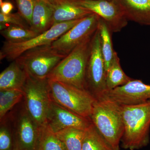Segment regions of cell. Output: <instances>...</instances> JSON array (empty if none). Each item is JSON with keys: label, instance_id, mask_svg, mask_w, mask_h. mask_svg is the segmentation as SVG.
Here are the masks:
<instances>
[{"label": "cell", "instance_id": "6da1fadb", "mask_svg": "<svg viewBox=\"0 0 150 150\" xmlns=\"http://www.w3.org/2000/svg\"><path fill=\"white\" fill-rule=\"evenodd\" d=\"M124 132L121 142L126 149H139L149 143L150 101L133 105H121Z\"/></svg>", "mask_w": 150, "mask_h": 150}, {"label": "cell", "instance_id": "7a4b0ae2", "mask_svg": "<svg viewBox=\"0 0 150 150\" xmlns=\"http://www.w3.org/2000/svg\"><path fill=\"white\" fill-rule=\"evenodd\" d=\"M90 118L112 149L119 150L124 132L121 105L103 96L96 99Z\"/></svg>", "mask_w": 150, "mask_h": 150}, {"label": "cell", "instance_id": "3957f363", "mask_svg": "<svg viewBox=\"0 0 150 150\" xmlns=\"http://www.w3.org/2000/svg\"><path fill=\"white\" fill-rule=\"evenodd\" d=\"M92 36L86 39L67 55L55 67L47 79L86 90V69Z\"/></svg>", "mask_w": 150, "mask_h": 150}, {"label": "cell", "instance_id": "277c9868", "mask_svg": "<svg viewBox=\"0 0 150 150\" xmlns=\"http://www.w3.org/2000/svg\"><path fill=\"white\" fill-rule=\"evenodd\" d=\"M6 115L12 129L15 150H38L42 127L30 115L23 99Z\"/></svg>", "mask_w": 150, "mask_h": 150}, {"label": "cell", "instance_id": "5b68a950", "mask_svg": "<svg viewBox=\"0 0 150 150\" xmlns=\"http://www.w3.org/2000/svg\"><path fill=\"white\" fill-rule=\"evenodd\" d=\"M48 80L52 100L81 116L90 118L96 100L91 94L69 84Z\"/></svg>", "mask_w": 150, "mask_h": 150}, {"label": "cell", "instance_id": "8992f818", "mask_svg": "<svg viewBox=\"0 0 150 150\" xmlns=\"http://www.w3.org/2000/svg\"><path fill=\"white\" fill-rule=\"evenodd\" d=\"M22 89L24 93L25 105L28 113L39 126H45L52 100L48 79H38L28 74Z\"/></svg>", "mask_w": 150, "mask_h": 150}, {"label": "cell", "instance_id": "52a82bcc", "mask_svg": "<svg viewBox=\"0 0 150 150\" xmlns=\"http://www.w3.org/2000/svg\"><path fill=\"white\" fill-rule=\"evenodd\" d=\"M67 56L54 50L51 44L28 50L15 60L28 75L45 79Z\"/></svg>", "mask_w": 150, "mask_h": 150}, {"label": "cell", "instance_id": "ba28073f", "mask_svg": "<svg viewBox=\"0 0 150 150\" xmlns=\"http://www.w3.org/2000/svg\"><path fill=\"white\" fill-rule=\"evenodd\" d=\"M106 74L98 28L92 38L85 76V89L96 99L103 96L108 91Z\"/></svg>", "mask_w": 150, "mask_h": 150}, {"label": "cell", "instance_id": "9c48e42d", "mask_svg": "<svg viewBox=\"0 0 150 150\" xmlns=\"http://www.w3.org/2000/svg\"><path fill=\"white\" fill-rule=\"evenodd\" d=\"M82 19L55 25L46 32L24 42L13 43L6 41L0 51V59L1 60L5 59L13 62L28 50L39 46L51 45Z\"/></svg>", "mask_w": 150, "mask_h": 150}, {"label": "cell", "instance_id": "30bf717a", "mask_svg": "<svg viewBox=\"0 0 150 150\" xmlns=\"http://www.w3.org/2000/svg\"><path fill=\"white\" fill-rule=\"evenodd\" d=\"M100 19L93 13L83 18L52 43L51 47L61 54L68 55L85 40L93 35L98 28Z\"/></svg>", "mask_w": 150, "mask_h": 150}, {"label": "cell", "instance_id": "8fae6325", "mask_svg": "<svg viewBox=\"0 0 150 150\" xmlns=\"http://www.w3.org/2000/svg\"><path fill=\"white\" fill-rule=\"evenodd\" d=\"M81 7L96 14L106 22L113 33L120 32L128 20L120 7L112 0H71Z\"/></svg>", "mask_w": 150, "mask_h": 150}, {"label": "cell", "instance_id": "7c38bea8", "mask_svg": "<svg viewBox=\"0 0 150 150\" xmlns=\"http://www.w3.org/2000/svg\"><path fill=\"white\" fill-rule=\"evenodd\" d=\"M92 123L90 118L81 116L51 100L46 116V125L54 134L70 128L86 130Z\"/></svg>", "mask_w": 150, "mask_h": 150}, {"label": "cell", "instance_id": "4fadbf2b", "mask_svg": "<svg viewBox=\"0 0 150 150\" xmlns=\"http://www.w3.org/2000/svg\"><path fill=\"white\" fill-rule=\"evenodd\" d=\"M103 96L123 105L143 103L150 98V85L132 79L124 85L108 91Z\"/></svg>", "mask_w": 150, "mask_h": 150}, {"label": "cell", "instance_id": "5bb4252c", "mask_svg": "<svg viewBox=\"0 0 150 150\" xmlns=\"http://www.w3.org/2000/svg\"><path fill=\"white\" fill-rule=\"evenodd\" d=\"M119 6L128 21L150 25V0H112Z\"/></svg>", "mask_w": 150, "mask_h": 150}, {"label": "cell", "instance_id": "9a60e30c", "mask_svg": "<svg viewBox=\"0 0 150 150\" xmlns=\"http://www.w3.org/2000/svg\"><path fill=\"white\" fill-rule=\"evenodd\" d=\"M53 26L80 19L93 13L90 11L75 4L71 0H59L53 5Z\"/></svg>", "mask_w": 150, "mask_h": 150}, {"label": "cell", "instance_id": "2e32d148", "mask_svg": "<svg viewBox=\"0 0 150 150\" xmlns=\"http://www.w3.org/2000/svg\"><path fill=\"white\" fill-rule=\"evenodd\" d=\"M53 5L44 0H37L35 3L30 28L41 34L53 26Z\"/></svg>", "mask_w": 150, "mask_h": 150}, {"label": "cell", "instance_id": "e0dca14e", "mask_svg": "<svg viewBox=\"0 0 150 150\" xmlns=\"http://www.w3.org/2000/svg\"><path fill=\"white\" fill-rule=\"evenodd\" d=\"M28 76L27 72L16 60L13 61L0 74V91L22 89Z\"/></svg>", "mask_w": 150, "mask_h": 150}, {"label": "cell", "instance_id": "ac0fdd59", "mask_svg": "<svg viewBox=\"0 0 150 150\" xmlns=\"http://www.w3.org/2000/svg\"><path fill=\"white\" fill-rule=\"evenodd\" d=\"M133 79L125 74L121 68L120 59L115 52L110 67L106 74V83L108 91L124 85Z\"/></svg>", "mask_w": 150, "mask_h": 150}, {"label": "cell", "instance_id": "d6986e66", "mask_svg": "<svg viewBox=\"0 0 150 150\" xmlns=\"http://www.w3.org/2000/svg\"><path fill=\"white\" fill-rule=\"evenodd\" d=\"M100 35V47L105 64L106 71L110 67L114 54L112 45V32L106 22L100 18L98 27Z\"/></svg>", "mask_w": 150, "mask_h": 150}, {"label": "cell", "instance_id": "ffe728a7", "mask_svg": "<svg viewBox=\"0 0 150 150\" xmlns=\"http://www.w3.org/2000/svg\"><path fill=\"white\" fill-rule=\"evenodd\" d=\"M82 150H114L92 123L85 131Z\"/></svg>", "mask_w": 150, "mask_h": 150}, {"label": "cell", "instance_id": "44dd1931", "mask_svg": "<svg viewBox=\"0 0 150 150\" xmlns=\"http://www.w3.org/2000/svg\"><path fill=\"white\" fill-rule=\"evenodd\" d=\"M85 130L78 128L64 129L56 134L67 150H82Z\"/></svg>", "mask_w": 150, "mask_h": 150}, {"label": "cell", "instance_id": "7402d4cb", "mask_svg": "<svg viewBox=\"0 0 150 150\" xmlns=\"http://www.w3.org/2000/svg\"><path fill=\"white\" fill-rule=\"evenodd\" d=\"M24 93L22 89L0 91V120L21 102Z\"/></svg>", "mask_w": 150, "mask_h": 150}, {"label": "cell", "instance_id": "603a6c76", "mask_svg": "<svg viewBox=\"0 0 150 150\" xmlns=\"http://www.w3.org/2000/svg\"><path fill=\"white\" fill-rule=\"evenodd\" d=\"M1 35L10 43H20L29 40L39 35L30 28L8 25L1 30Z\"/></svg>", "mask_w": 150, "mask_h": 150}, {"label": "cell", "instance_id": "cb8c5ba5", "mask_svg": "<svg viewBox=\"0 0 150 150\" xmlns=\"http://www.w3.org/2000/svg\"><path fill=\"white\" fill-rule=\"evenodd\" d=\"M38 150H67L56 134L51 132L46 125L42 127Z\"/></svg>", "mask_w": 150, "mask_h": 150}, {"label": "cell", "instance_id": "d4e9b609", "mask_svg": "<svg viewBox=\"0 0 150 150\" xmlns=\"http://www.w3.org/2000/svg\"><path fill=\"white\" fill-rule=\"evenodd\" d=\"M0 120V150H15L13 133L8 118L6 115Z\"/></svg>", "mask_w": 150, "mask_h": 150}, {"label": "cell", "instance_id": "484cf974", "mask_svg": "<svg viewBox=\"0 0 150 150\" xmlns=\"http://www.w3.org/2000/svg\"><path fill=\"white\" fill-rule=\"evenodd\" d=\"M16 25L21 27L30 28L29 25L19 14V13H10L4 14L0 13V29H4L8 25Z\"/></svg>", "mask_w": 150, "mask_h": 150}, {"label": "cell", "instance_id": "4316f807", "mask_svg": "<svg viewBox=\"0 0 150 150\" xmlns=\"http://www.w3.org/2000/svg\"><path fill=\"white\" fill-rule=\"evenodd\" d=\"M37 0H16L18 13L30 26L34 6Z\"/></svg>", "mask_w": 150, "mask_h": 150}, {"label": "cell", "instance_id": "83f0119b", "mask_svg": "<svg viewBox=\"0 0 150 150\" xmlns=\"http://www.w3.org/2000/svg\"><path fill=\"white\" fill-rule=\"evenodd\" d=\"M0 7L1 13L7 15L11 13L13 9V6L12 3L9 2L3 1L2 0H0Z\"/></svg>", "mask_w": 150, "mask_h": 150}, {"label": "cell", "instance_id": "f1b7e54d", "mask_svg": "<svg viewBox=\"0 0 150 150\" xmlns=\"http://www.w3.org/2000/svg\"><path fill=\"white\" fill-rule=\"evenodd\" d=\"M51 3H52V5H54L58 1H59V0H51Z\"/></svg>", "mask_w": 150, "mask_h": 150}, {"label": "cell", "instance_id": "f546056e", "mask_svg": "<svg viewBox=\"0 0 150 150\" xmlns=\"http://www.w3.org/2000/svg\"><path fill=\"white\" fill-rule=\"evenodd\" d=\"M44 1H46L47 2L50 3V4H52L51 0H44Z\"/></svg>", "mask_w": 150, "mask_h": 150}]
</instances>
